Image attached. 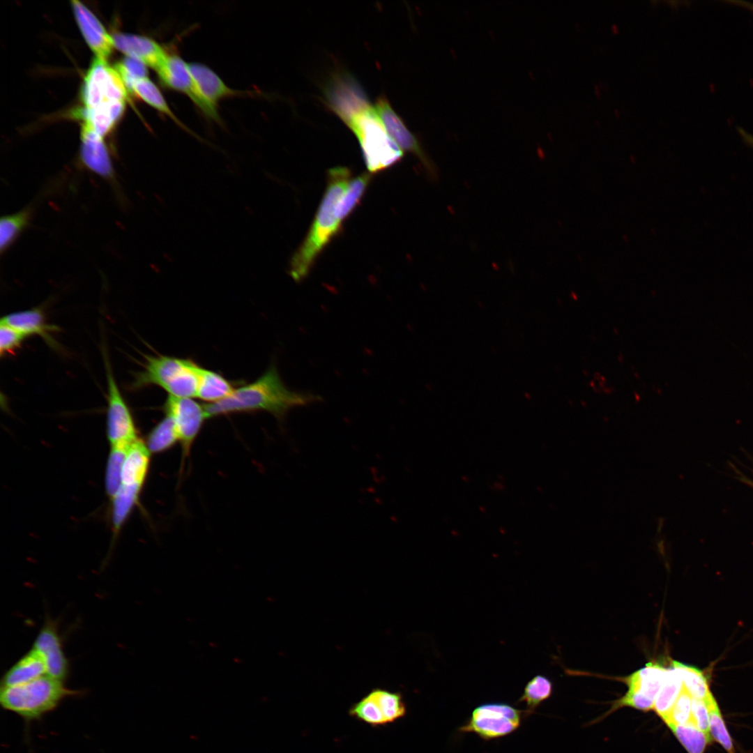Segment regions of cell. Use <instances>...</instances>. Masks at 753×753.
<instances>
[{"mask_svg": "<svg viewBox=\"0 0 753 753\" xmlns=\"http://www.w3.org/2000/svg\"><path fill=\"white\" fill-rule=\"evenodd\" d=\"M150 451L140 439L128 449L121 473V485L143 486L150 464Z\"/></svg>", "mask_w": 753, "mask_h": 753, "instance_id": "obj_19", "label": "cell"}, {"mask_svg": "<svg viewBox=\"0 0 753 753\" xmlns=\"http://www.w3.org/2000/svg\"><path fill=\"white\" fill-rule=\"evenodd\" d=\"M42 657L47 675L64 682L69 673V662L65 655L57 624L47 618L40 628L33 648Z\"/></svg>", "mask_w": 753, "mask_h": 753, "instance_id": "obj_13", "label": "cell"}, {"mask_svg": "<svg viewBox=\"0 0 753 753\" xmlns=\"http://www.w3.org/2000/svg\"><path fill=\"white\" fill-rule=\"evenodd\" d=\"M375 109L395 142L403 151L413 153L420 160L429 177L436 179L438 171L434 162L427 154L418 137L409 130L384 96L377 98Z\"/></svg>", "mask_w": 753, "mask_h": 753, "instance_id": "obj_11", "label": "cell"}, {"mask_svg": "<svg viewBox=\"0 0 753 753\" xmlns=\"http://www.w3.org/2000/svg\"><path fill=\"white\" fill-rule=\"evenodd\" d=\"M25 336L12 327L0 324V353L1 356L15 351L22 344Z\"/></svg>", "mask_w": 753, "mask_h": 753, "instance_id": "obj_38", "label": "cell"}, {"mask_svg": "<svg viewBox=\"0 0 753 753\" xmlns=\"http://www.w3.org/2000/svg\"><path fill=\"white\" fill-rule=\"evenodd\" d=\"M79 159L85 169L116 185V173L104 137L83 123Z\"/></svg>", "mask_w": 753, "mask_h": 753, "instance_id": "obj_14", "label": "cell"}, {"mask_svg": "<svg viewBox=\"0 0 753 753\" xmlns=\"http://www.w3.org/2000/svg\"><path fill=\"white\" fill-rule=\"evenodd\" d=\"M189 68L200 94L216 109L218 102L224 98L246 95L245 91L229 87L212 69L203 63H189Z\"/></svg>", "mask_w": 753, "mask_h": 753, "instance_id": "obj_17", "label": "cell"}, {"mask_svg": "<svg viewBox=\"0 0 753 753\" xmlns=\"http://www.w3.org/2000/svg\"><path fill=\"white\" fill-rule=\"evenodd\" d=\"M128 91L114 67L95 58L82 89L84 109H106L125 105Z\"/></svg>", "mask_w": 753, "mask_h": 753, "instance_id": "obj_6", "label": "cell"}, {"mask_svg": "<svg viewBox=\"0 0 753 753\" xmlns=\"http://www.w3.org/2000/svg\"><path fill=\"white\" fill-rule=\"evenodd\" d=\"M692 697L683 689L682 692L663 721L676 724H686L691 722Z\"/></svg>", "mask_w": 753, "mask_h": 753, "instance_id": "obj_37", "label": "cell"}, {"mask_svg": "<svg viewBox=\"0 0 753 753\" xmlns=\"http://www.w3.org/2000/svg\"><path fill=\"white\" fill-rule=\"evenodd\" d=\"M323 93L327 107L347 126L372 106L362 86L344 70L331 74L324 86Z\"/></svg>", "mask_w": 753, "mask_h": 753, "instance_id": "obj_7", "label": "cell"}, {"mask_svg": "<svg viewBox=\"0 0 753 753\" xmlns=\"http://www.w3.org/2000/svg\"><path fill=\"white\" fill-rule=\"evenodd\" d=\"M142 369L135 373L130 387L138 390L157 386L170 396H197L199 366L190 359L164 355H145Z\"/></svg>", "mask_w": 753, "mask_h": 753, "instance_id": "obj_4", "label": "cell"}, {"mask_svg": "<svg viewBox=\"0 0 753 753\" xmlns=\"http://www.w3.org/2000/svg\"><path fill=\"white\" fill-rule=\"evenodd\" d=\"M737 130L739 135L741 136L745 144L753 148V135L747 132L741 128H738Z\"/></svg>", "mask_w": 753, "mask_h": 753, "instance_id": "obj_41", "label": "cell"}, {"mask_svg": "<svg viewBox=\"0 0 753 753\" xmlns=\"http://www.w3.org/2000/svg\"><path fill=\"white\" fill-rule=\"evenodd\" d=\"M370 694L377 703L386 724L406 715V706L400 693L376 689Z\"/></svg>", "mask_w": 753, "mask_h": 753, "instance_id": "obj_33", "label": "cell"}, {"mask_svg": "<svg viewBox=\"0 0 753 753\" xmlns=\"http://www.w3.org/2000/svg\"><path fill=\"white\" fill-rule=\"evenodd\" d=\"M165 414L173 420L180 441L183 456L189 454L190 448L205 419L208 418L204 406L191 397H178L168 395L165 404Z\"/></svg>", "mask_w": 753, "mask_h": 753, "instance_id": "obj_12", "label": "cell"}, {"mask_svg": "<svg viewBox=\"0 0 753 753\" xmlns=\"http://www.w3.org/2000/svg\"><path fill=\"white\" fill-rule=\"evenodd\" d=\"M179 441L174 423L171 417L165 416L149 432L146 446L150 452H163Z\"/></svg>", "mask_w": 753, "mask_h": 753, "instance_id": "obj_29", "label": "cell"}, {"mask_svg": "<svg viewBox=\"0 0 753 753\" xmlns=\"http://www.w3.org/2000/svg\"><path fill=\"white\" fill-rule=\"evenodd\" d=\"M683 689V682L676 670L672 667L667 669L653 707V710L662 719L668 715Z\"/></svg>", "mask_w": 753, "mask_h": 753, "instance_id": "obj_27", "label": "cell"}, {"mask_svg": "<svg viewBox=\"0 0 753 753\" xmlns=\"http://www.w3.org/2000/svg\"><path fill=\"white\" fill-rule=\"evenodd\" d=\"M142 486L121 485L111 499V519L113 531L117 534L138 501Z\"/></svg>", "mask_w": 753, "mask_h": 753, "instance_id": "obj_25", "label": "cell"}, {"mask_svg": "<svg viewBox=\"0 0 753 753\" xmlns=\"http://www.w3.org/2000/svg\"><path fill=\"white\" fill-rule=\"evenodd\" d=\"M112 37L114 47L155 71L163 64L169 54L159 43L146 36L116 33Z\"/></svg>", "mask_w": 753, "mask_h": 753, "instance_id": "obj_16", "label": "cell"}, {"mask_svg": "<svg viewBox=\"0 0 753 753\" xmlns=\"http://www.w3.org/2000/svg\"><path fill=\"white\" fill-rule=\"evenodd\" d=\"M349 713L369 725L375 727L386 724L379 707L370 692L353 704Z\"/></svg>", "mask_w": 753, "mask_h": 753, "instance_id": "obj_35", "label": "cell"}, {"mask_svg": "<svg viewBox=\"0 0 753 753\" xmlns=\"http://www.w3.org/2000/svg\"><path fill=\"white\" fill-rule=\"evenodd\" d=\"M524 711L504 703H487L473 710L467 722L459 727L463 733H474L485 740L499 738L516 731Z\"/></svg>", "mask_w": 753, "mask_h": 753, "instance_id": "obj_8", "label": "cell"}, {"mask_svg": "<svg viewBox=\"0 0 753 753\" xmlns=\"http://www.w3.org/2000/svg\"><path fill=\"white\" fill-rule=\"evenodd\" d=\"M667 668L648 662L625 678L628 690L640 692L655 701L664 681Z\"/></svg>", "mask_w": 753, "mask_h": 753, "instance_id": "obj_21", "label": "cell"}, {"mask_svg": "<svg viewBox=\"0 0 753 753\" xmlns=\"http://www.w3.org/2000/svg\"><path fill=\"white\" fill-rule=\"evenodd\" d=\"M131 93H135L148 105L168 116L181 128L195 135L194 132L174 113L160 89L147 77L139 79L133 83Z\"/></svg>", "mask_w": 753, "mask_h": 753, "instance_id": "obj_23", "label": "cell"}, {"mask_svg": "<svg viewBox=\"0 0 753 753\" xmlns=\"http://www.w3.org/2000/svg\"><path fill=\"white\" fill-rule=\"evenodd\" d=\"M147 66L142 61L126 56L114 67L121 77L128 93H131L133 83L147 77Z\"/></svg>", "mask_w": 753, "mask_h": 753, "instance_id": "obj_36", "label": "cell"}, {"mask_svg": "<svg viewBox=\"0 0 753 753\" xmlns=\"http://www.w3.org/2000/svg\"><path fill=\"white\" fill-rule=\"evenodd\" d=\"M128 448L111 447L105 472L106 492L111 499L121 485L122 468Z\"/></svg>", "mask_w": 753, "mask_h": 753, "instance_id": "obj_34", "label": "cell"}, {"mask_svg": "<svg viewBox=\"0 0 753 753\" xmlns=\"http://www.w3.org/2000/svg\"><path fill=\"white\" fill-rule=\"evenodd\" d=\"M156 72L163 85L188 96L206 118L220 123L218 110L209 105L203 98L190 73L189 63L180 56L168 54Z\"/></svg>", "mask_w": 753, "mask_h": 753, "instance_id": "obj_10", "label": "cell"}, {"mask_svg": "<svg viewBox=\"0 0 753 753\" xmlns=\"http://www.w3.org/2000/svg\"><path fill=\"white\" fill-rule=\"evenodd\" d=\"M72 7L81 33L96 58L106 61L114 47L112 36L96 16L78 1H72Z\"/></svg>", "mask_w": 753, "mask_h": 753, "instance_id": "obj_15", "label": "cell"}, {"mask_svg": "<svg viewBox=\"0 0 753 753\" xmlns=\"http://www.w3.org/2000/svg\"><path fill=\"white\" fill-rule=\"evenodd\" d=\"M234 388L220 374L199 366L197 397L214 403L229 396Z\"/></svg>", "mask_w": 753, "mask_h": 753, "instance_id": "obj_22", "label": "cell"}, {"mask_svg": "<svg viewBox=\"0 0 753 753\" xmlns=\"http://www.w3.org/2000/svg\"><path fill=\"white\" fill-rule=\"evenodd\" d=\"M107 382V436L111 447H129L139 439L134 418L105 356Z\"/></svg>", "mask_w": 753, "mask_h": 753, "instance_id": "obj_9", "label": "cell"}, {"mask_svg": "<svg viewBox=\"0 0 753 753\" xmlns=\"http://www.w3.org/2000/svg\"><path fill=\"white\" fill-rule=\"evenodd\" d=\"M0 324L12 327L25 337L39 336L51 347H56L52 333L58 329L46 321L44 313L39 308L8 314L1 318Z\"/></svg>", "mask_w": 753, "mask_h": 753, "instance_id": "obj_18", "label": "cell"}, {"mask_svg": "<svg viewBox=\"0 0 753 753\" xmlns=\"http://www.w3.org/2000/svg\"><path fill=\"white\" fill-rule=\"evenodd\" d=\"M322 400L310 392L289 389L283 383L277 368L271 365L254 381L234 388L227 397L205 404L208 418L236 413L265 411L282 419L291 409Z\"/></svg>", "mask_w": 753, "mask_h": 753, "instance_id": "obj_1", "label": "cell"}, {"mask_svg": "<svg viewBox=\"0 0 753 753\" xmlns=\"http://www.w3.org/2000/svg\"><path fill=\"white\" fill-rule=\"evenodd\" d=\"M80 693L67 688L64 682L44 675L22 685L1 687L0 703L4 709L30 722L40 720L66 698Z\"/></svg>", "mask_w": 753, "mask_h": 753, "instance_id": "obj_3", "label": "cell"}, {"mask_svg": "<svg viewBox=\"0 0 753 753\" xmlns=\"http://www.w3.org/2000/svg\"><path fill=\"white\" fill-rule=\"evenodd\" d=\"M346 167L329 169L327 186L312 224L295 252L290 263V275L296 282L305 279L314 261L330 241L339 233L342 223L335 214L337 204L351 181Z\"/></svg>", "mask_w": 753, "mask_h": 753, "instance_id": "obj_2", "label": "cell"}, {"mask_svg": "<svg viewBox=\"0 0 753 753\" xmlns=\"http://www.w3.org/2000/svg\"><path fill=\"white\" fill-rule=\"evenodd\" d=\"M33 206H27L16 213L5 215L0 220V252L6 253L14 244L32 218Z\"/></svg>", "mask_w": 753, "mask_h": 753, "instance_id": "obj_24", "label": "cell"}, {"mask_svg": "<svg viewBox=\"0 0 753 753\" xmlns=\"http://www.w3.org/2000/svg\"><path fill=\"white\" fill-rule=\"evenodd\" d=\"M691 723L711 738L709 729V713L704 700L692 699Z\"/></svg>", "mask_w": 753, "mask_h": 753, "instance_id": "obj_40", "label": "cell"}, {"mask_svg": "<svg viewBox=\"0 0 753 753\" xmlns=\"http://www.w3.org/2000/svg\"><path fill=\"white\" fill-rule=\"evenodd\" d=\"M372 178V174L363 173L351 179L340 197L335 210L337 220L342 224L360 201Z\"/></svg>", "mask_w": 753, "mask_h": 753, "instance_id": "obj_26", "label": "cell"}, {"mask_svg": "<svg viewBox=\"0 0 753 753\" xmlns=\"http://www.w3.org/2000/svg\"><path fill=\"white\" fill-rule=\"evenodd\" d=\"M709 713V729L711 738L720 744L727 753H736L732 738L728 732L719 706L712 693L704 700Z\"/></svg>", "mask_w": 753, "mask_h": 753, "instance_id": "obj_32", "label": "cell"}, {"mask_svg": "<svg viewBox=\"0 0 753 753\" xmlns=\"http://www.w3.org/2000/svg\"><path fill=\"white\" fill-rule=\"evenodd\" d=\"M654 703V700L640 692L628 690L622 698L615 702L612 708L630 706L638 710L647 711L653 709Z\"/></svg>", "mask_w": 753, "mask_h": 753, "instance_id": "obj_39", "label": "cell"}, {"mask_svg": "<svg viewBox=\"0 0 753 753\" xmlns=\"http://www.w3.org/2000/svg\"><path fill=\"white\" fill-rule=\"evenodd\" d=\"M688 753H704L712 740L692 723L686 724H666Z\"/></svg>", "mask_w": 753, "mask_h": 753, "instance_id": "obj_31", "label": "cell"}, {"mask_svg": "<svg viewBox=\"0 0 753 753\" xmlns=\"http://www.w3.org/2000/svg\"><path fill=\"white\" fill-rule=\"evenodd\" d=\"M552 689L551 680L542 675H537L531 679L518 699V702L526 704L525 715L533 713L536 708L552 695Z\"/></svg>", "mask_w": 753, "mask_h": 753, "instance_id": "obj_30", "label": "cell"}, {"mask_svg": "<svg viewBox=\"0 0 753 753\" xmlns=\"http://www.w3.org/2000/svg\"><path fill=\"white\" fill-rule=\"evenodd\" d=\"M671 667L681 678L683 689L692 699L706 700L711 694L703 671L697 667L673 660Z\"/></svg>", "mask_w": 753, "mask_h": 753, "instance_id": "obj_28", "label": "cell"}, {"mask_svg": "<svg viewBox=\"0 0 753 753\" xmlns=\"http://www.w3.org/2000/svg\"><path fill=\"white\" fill-rule=\"evenodd\" d=\"M47 675L45 664L33 648L15 663L3 675L1 687L22 685Z\"/></svg>", "mask_w": 753, "mask_h": 753, "instance_id": "obj_20", "label": "cell"}, {"mask_svg": "<svg viewBox=\"0 0 753 753\" xmlns=\"http://www.w3.org/2000/svg\"><path fill=\"white\" fill-rule=\"evenodd\" d=\"M347 126L359 142L369 173H378L402 160L403 150L390 137L375 108L363 111Z\"/></svg>", "mask_w": 753, "mask_h": 753, "instance_id": "obj_5", "label": "cell"}]
</instances>
